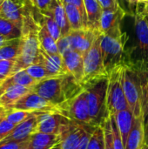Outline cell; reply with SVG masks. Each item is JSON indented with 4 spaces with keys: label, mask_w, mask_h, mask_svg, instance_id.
Here are the masks:
<instances>
[{
    "label": "cell",
    "mask_w": 148,
    "mask_h": 149,
    "mask_svg": "<svg viewBox=\"0 0 148 149\" xmlns=\"http://www.w3.org/2000/svg\"><path fill=\"white\" fill-rule=\"evenodd\" d=\"M36 114L28 120L19 123L16 126L14 130L3 140L6 141H25L30 138V136L37 132L38 123V115Z\"/></svg>",
    "instance_id": "ac0fdd59"
},
{
    "label": "cell",
    "mask_w": 148,
    "mask_h": 149,
    "mask_svg": "<svg viewBox=\"0 0 148 149\" xmlns=\"http://www.w3.org/2000/svg\"><path fill=\"white\" fill-rule=\"evenodd\" d=\"M68 21L71 26L72 31H78L87 28L84 18L81 15L79 10L72 3H65L64 4Z\"/></svg>",
    "instance_id": "83f0119b"
},
{
    "label": "cell",
    "mask_w": 148,
    "mask_h": 149,
    "mask_svg": "<svg viewBox=\"0 0 148 149\" xmlns=\"http://www.w3.org/2000/svg\"><path fill=\"white\" fill-rule=\"evenodd\" d=\"M99 1L103 10H111L120 6V0H99Z\"/></svg>",
    "instance_id": "b9f144b4"
},
{
    "label": "cell",
    "mask_w": 148,
    "mask_h": 149,
    "mask_svg": "<svg viewBox=\"0 0 148 149\" xmlns=\"http://www.w3.org/2000/svg\"><path fill=\"white\" fill-rule=\"evenodd\" d=\"M62 57L67 73L74 77V79L82 85L84 79V56L72 50Z\"/></svg>",
    "instance_id": "e0dca14e"
},
{
    "label": "cell",
    "mask_w": 148,
    "mask_h": 149,
    "mask_svg": "<svg viewBox=\"0 0 148 149\" xmlns=\"http://www.w3.org/2000/svg\"><path fill=\"white\" fill-rule=\"evenodd\" d=\"M129 63L137 73L140 87L142 107V117L144 127L148 126V61L141 60H126Z\"/></svg>",
    "instance_id": "4fadbf2b"
},
{
    "label": "cell",
    "mask_w": 148,
    "mask_h": 149,
    "mask_svg": "<svg viewBox=\"0 0 148 149\" xmlns=\"http://www.w3.org/2000/svg\"><path fill=\"white\" fill-rule=\"evenodd\" d=\"M70 119L57 112H44L38 115L37 132L59 134L62 127Z\"/></svg>",
    "instance_id": "5bb4252c"
},
{
    "label": "cell",
    "mask_w": 148,
    "mask_h": 149,
    "mask_svg": "<svg viewBox=\"0 0 148 149\" xmlns=\"http://www.w3.org/2000/svg\"><path fill=\"white\" fill-rule=\"evenodd\" d=\"M63 76L51 77L40 80L31 88V91L58 107L65 101L62 86Z\"/></svg>",
    "instance_id": "ba28073f"
},
{
    "label": "cell",
    "mask_w": 148,
    "mask_h": 149,
    "mask_svg": "<svg viewBox=\"0 0 148 149\" xmlns=\"http://www.w3.org/2000/svg\"><path fill=\"white\" fill-rule=\"evenodd\" d=\"M3 117H4V116H1V117H0V120H1V119H2Z\"/></svg>",
    "instance_id": "6f0895ef"
},
{
    "label": "cell",
    "mask_w": 148,
    "mask_h": 149,
    "mask_svg": "<svg viewBox=\"0 0 148 149\" xmlns=\"http://www.w3.org/2000/svg\"><path fill=\"white\" fill-rule=\"evenodd\" d=\"M16 126V124L8 121L5 119V116L3 117L0 120V140L3 141L4 138H6L14 130Z\"/></svg>",
    "instance_id": "74e56055"
},
{
    "label": "cell",
    "mask_w": 148,
    "mask_h": 149,
    "mask_svg": "<svg viewBox=\"0 0 148 149\" xmlns=\"http://www.w3.org/2000/svg\"><path fill=\"white\" fill-rule=\"evenodd\" d=\"M53 2L54 0H34V6L41 14H44L49 11Z\"/></svg>",
    "instance_id": "60d3db41"
},
{
    "label": "cell",
    "mask_w": 148,
    "mask_h": 149,
    "mask_svg": "<svg viewBox=\"0 0 148 149\" xmlns=\"http://www.w3.org/2000/svg\"><path fill=\"white\" fill-rule=\"evenodd\" d=\"M145 142V127L143 117L134 119L133 126L127 139L126 149H141Z\"/></svg>",
    "instance_id": "cb8c5ba5"
},
{
    "label": "cell",
    "mask_w": 148,
    "mask_h": 149,
    "mask_svg": "<svg viewBox=\"0 0 148 149\" xmlns=\"http://www.w3.org/2000/svg\"><path fill=\"white\" fill-rule=\"evenodd\" d=\"M0 35L9 40L18 39L22 36V29L14 23L0 17Z\"/></svg>",
    "instance_id": "f1b7e54d"
},
{
    "label": "cell",
    "mask_w": 148,
    "mask_h": 149,
    "mask_svg": "<svg viewBox=\"0 0 148 149\" xmlns=\"http://www.w3.org/2000/svg\"><path fill=\"white\" fill-rule=\"evenodd\" d=\"M57 45H58V52L60 53L61 56H64L65 54H66L67 52H69L70 51L72 50V45L70 42V39L67 36H63L61 37L58 41H57Z\"/></svg>",
    "instance_id": "ab89813d"
},
{
    "label": "cell",
    "mask_w": 148,
    "mask_h": 149,
    "mask_svg": "<svg viewBox=\"0 0 148 149\" xmlns=\"http://www.w3.org/2000/svg\"><path fill=\"white\" fill-rule=\"evenodd\" d=\"M31 91V88L23 86H12L7 88L0 96V107L6 109L10 108L19 99Z\"/></svg>",
    "instance_id": "484cf974"
},
{
    "label": "cell",
    "mask_w": 148,
    "mask_h": 149,
    "mask_svg": "<svg viewBox=\"0 0 148 149\" xmlns=\"http://www.w3.org/2000/svg\"><path fill=\"white\" fill-rule=\"evenodd\" d=\"M40 21V20H39ZM38 40L40 47L51 54H60L58 52L57 41L51 37L45 25L40 21V29L38 31Z\"/></svg>",
    "instance_id": "4316f807"
},
{
    "label": "cell",
    "mask_w": 148,
    "mask_h": 149,
    "mask_svg": "<svg viewBox=\"0 0 148 149\" xmlns=\"http://www.w3.org/2000/svg\"><path fill=\"white\" fill-rule=\"evenodd\" d=\"M60 142L59 134L36 132L29 138L28 149H55Z\"/></svg>",
    "instance_id": "44dd1931"
},
{
    "label": "cell",
    "mask_w": 148,
    "mask_h": 149,
    "mask_svg": "<svg viewBox=\"0 0 148 149\" xmlns=\"http://www.w3.org/2000/svg\"><path fill=\"white\" fill-rule=\"evenodd\" d=\"M20 47V38L12 40L10 43L0 47V60H10L17 58Z\"/></svg>",
    "instance_id": "f546056e"
},
{
    "label": "cell",
    "mask_w": 148,
    "mask_h": 149,
    "mask_svg": "<svg viewBox=\"0 0 148 149\" xmlns=\"http://www.w3.org/2000/svg\"><path fill=\"white\" fill-rule=\"evenodd\" d=\"M24 4L15 3L11 0H4L0 8V17H3L22 29Z\"/></svg>",
    "instance_id": "d6986e66"
},
{
    "label": "cell",
    "mask_w": 148,
    "mask_h": 149,
    "mask_svg": "<svg viewBox=\"0 0 148 149\" xmlns=\"http://www.w3.org/2000/svg\"><path fill=\"white\" fill-rule=\"evenodd\" d=\"M38 63L43 65L51 77L68 74L64 64L63 57L60 54H51L40 48Z\"/></svg>",
    "instance_id": "2e32d148"
},
{
    "label": "cell",
    "mask_w": 148,
    "mask_h": 149,
    "mask_svg": "<svg viewBox=\"0 0 148 149\" xmlns=\"http://www.w3.org/2000/svg\"><path fill=\"white\" fill-rule=\"evenodd\" d=\"M24 70L27 72V73L31 77H32L34 79H36L38 81H40L44 79L51 77L50 75V73L47 72V70L44 68V66L39 63L32 64V65H29L27 68H25Z\"/></svg>",
    "instance_id": "836d02e7"
},
{
    "label": "cell",
    "mask_w": 148,
    "mask_h": 149,
    "mask_svg": "<svg viewBox=\"0 0 148 149\" xmlns=\"http://www.w3.org/2000/svg\"><path fill=\"white\" fill-rule=\"evenodd\" d=\"M15 59L0 60V75L7 79L13 73Z\"/></svg>",
    "instance_id": "f35d334b"
},
{
    "label": "cell",
    "mask_w": 148,
    "mask_h": 149,
    "mask_svg": "<svg viewBox=\"0 0 148 149\" xmlns=\"http://www.w3.org/2000/svg\"><path fill=\"white\" fill-rule=\"evenodd\" d=\"M32 8L24 5L19 53L15 60L13 73L24 70L38 60L41 48L38 40L40 21L35 17Z\"/></svg>",
    "instance_id": "6da1fadb"
},
{
    "label": "cell",
    "mask_w": 148,
    "mask_h": 149,
    "mask_svg": "<svg viewBox=\"0 0 148 149\" xmlns=\"http://www.w3.org/2000/svg\"><path fill=\"white\" fill-rule=\"evenodd\" d=\"M20 2H21L22 3H24V0H20Z\"/></svg>",
    "instance_id": "9f6ffc18"
},
{
    "label": "cell",
    "mask_w": 148,
    "mask_h": 149,
    "mask_svg": "<svg viewBox=\"0 0 148 149\" xmlns=\"http://www.w3.org/2000/svg\"><path fill=\"white\" fill-rule=\"evenodd\" d=\"M145 17H146V20H147V24H148V16H146Z\"/></svg>",
    "instance_id": "11a10c76"
},
{
    "label": "cell",
    "mask_w": 148,
    "mask_h": 149,
    "mask_svg": "<svg viewBox=\"0 0 148 149\" xmlns=\"http://www.w3.org/2000/svg\"><path fill=\"white\" fill-rule=\"evenodd\" d=\"M40 113V112H28L22 110H9L7 109V113L5 115V119L16 125L28 120L29 118Z\"/></svg>",
    "instance_id": "1f68e13d"
},
{
    "label": "cell",
    "mask_w": 148,
    "mask_h": 149,
    "mask_svg": "<svg viewBox=\"0 0 148 149\" xmlns=\"http://www.w3.org/2000/svg\"><path fill=\"white\" fill-rule=\"evenodd\" d=\"M108 77L93 80L83 86L86 92L90 115L94 127L101 125L109 115L106 107Z\"/></svg>",
    "instance_id": "7a4b0ae2"
},
{
    "label": "cell",
    "mask_w": 148,
    "mask_h": 149,
    "mask_svg": "<svg viewBox=\"0 0 148 149\" xmlns=\"http://www.w3.org/2000/svg\"><path fill=\"white\" fill-rule=\"evenodd\" d=\"M3 2H4V0H0V8H1V6H2V4H3Z\"/></svg>",
    "instance_id": "db71d44e"
},
{
    "label": "cell",
    "mask_w": 148,
    "mask_h": 149,
    "mask_svg": "<svg viewBox=\"0 0 148 149\" xmlns=\"http://www.w3.org/2000/svg\"><path fill=\"white\" fill-rule=\"evenodd\" d=\"M48 12L51 13L56 23L59 26L62 37L67 36L71 32L72 30H71V26H70V24L68 21V17L66 15L65 6L62 3V2L60 0H54V2H53L52 5L51 6Z\"/></svg>",
    "instance_id": "d4e9b609"
},
{
    "label": "cell",
    "mask_w": 148,
    "mask_h": 149,
    "mask_svg": "<svg viewBox=\"0 0 148 149\" xmlns=\"http://www.w3.org/2000/svg\"><path fill=\"white\" fill-rule=\"evenodd\" d=\"M110 114V113H109ZM110 118H111V125H112V133H113V145H114V148L115 149H126L123 141L121 139L120 131L117 127L116 122L114 120V118L113 117L112 114H110Z\"/></svg>",
    "instance_id": "8d00e7d4"
},
{
    "label": "cell",
    "mask_w": 148,
    "mask_h": 149,
    "mask_svg": "<svg viewBox=\"0 0 148 149\" xmlns=\"http://www.w3.org/2000/svg\"><path fill=\"white\" fill-rule=\"evenodd\" d=\"M24 3L25 6L35 7L34 6V0H24Z\"/></svg>",
    "instance_id": "7dc6e473"
},
{
    "label": "cell",
    "mask_w": 148,
    "mask_h": 149,
    "mask_svg": "<svg viewBox=\"0 0 148 149\" xmlns=\"http://www.w3.org/2000/svg\"><path fill=\"white\" fill-rule=\"evenodd\" d=\"M126 12L120 5L115 9L103 10L99 31L103 35H120L122 33L121 23Z\"/></svg>",
    "instance_id": "7c38bea8"
},
{
    "label": "cell",
    "mask_w": 148,
    "mask_h": 149,
    "mask_svg": "<svg viewBox=\"0 0 148 149\" xmlns=\"http://www.w3.org/2000/svg\"><path fill=\"white\" fill-rule=\"evenodd\" d=\"M141 149H148V143H147V142H144V144H143V146H142Z\"/></svg>",
    "instance_id": "f907efd6"
},
{
    "label": "cell",
    "mask_w": 148,
    "mask_h": 149,
    "mask_svg": "<svg viewBox=\"0 0 148 149\" xmlns=\"http://www.w3.org/2000/svg\"><path fill=\"white\" fill-rule=\"evenodd\" d=\"M38 82V81L34 79L32 77H31L25 70H21L19 72L11 74L2 83V85L0 86V96L10 86L17 85V86H23L29 88H32Z\"/></svg>",
    "instance_id": "7402d4cb"
},
{
    "label": "cell",
    "mask_w": 148,
    "mask_h": 149,
    "mask_svg": "<svg viewBox=\"0 0 148 149\" xmlns=\"http://www.w3.org/2000/svg\"><path fill=\"white\" fill-rule=\"evenodd\" d=\"M40 15H41L40 21L45 25L46 29L48 30V31L50 32L51 37L56 41H58L62 37L61 31H60L59 26L56 23L53 16L51 15V12H47V13H44V14H41L40 13Z\"/></svg>",
    "instance_id": "4dcf8cb0"
},
{
    "label": "cell",
    "mask_w": 148,
    "mask_h": 149,
    "mask_svg": "<svg viewBox=\"0 0 148 149\" xmlns=\"http://www.w3.org/2000/svg\"><path fill=\"white\" fill-rule=\"evenodd\" d=\"M99 33V31H93L90 28L71 31L68 34V38L70 39L72 50L81 53L84 56L89 51Z\"/></svg>",
    "instance_id": "9a60e30c"
},
{
    "label": "cell",
    "mask_w": 148,
    "mask_h": 149,
    "mask_svg": "<svg viewBox=\"0 0 148 149\" xmlns=\"http://www.w3.org/2000/svg\"><path fill=\"white\" fill-rule=\"evenodd\" d=\"M59 113L72 120L93 126L90 115L86 92L84 89L80 93L58 106ZM94 127V126H93Z\"/></svg>",
    "instance_id": "52a82bcc"
},
{
    "label": "cell",
    "mask_w": 148,
    "mask_h": 149,
    "mask_svg": "<svg viewBox=\"0 0 148 149\" xmlns=\"http://www.w3.org/2000/svg\"><path fill=\"white\" fill-rule=\"evenodd\" d=\"M87 149H105L104 130L102 125L95 127L89 139Z\"/></svg>",
    "instance_id": "d6a6232c"
},
{
    "label": "cell",
    "mask_w": 148,
    "mask_h": 149,
    "mask_svg": "<svg viewBox=\"0 0 148 149\" xmlns=\"http://www.w3.org/2000/svg\"><path fill=\"white\" fill-rule=\"evenodd\" d=\"M11 1H13V2H15V3H21V4H24V3H22L20 2V0H11Z\"/></svg>",
    "instance_id": "f5cc1de1"
},
{
    "label": "cell",
    "mask_w": 148,
    "mask_h": 149,
    "mask_svg": "<svg viewBox=\"0 0 148 149\" xmlns=\"http://www.w3.org/2000/svg\"><path fill=\"white\" fill-rule=\"evenodd\" d=\"M0 141H1V140H0Z\"/></svg>",
    "instance_id": "91938a15"
},
{
    "label": "cell",
    "mask_w": 148,
    "mask_h": 149,
    "mask_svg": "<svg viewBox=\"0 0 148 149\" xmlns=\"http://www.w3.org/2000/svg\"><path fill=\"white\" fill-rule=\"evenodd\" d=\"M127 38L128 37L125 32L120 35H102L100 46L104 65L108 73L126 60V44Z\"/></svg>",
    "instance_id": "3957f363"
},
{
    "label": "cell",
    "mask_w": 148,
    "mask_h": 149,
    "mask_svg": "<svg viewBox=\"0 0 148 149\" xmlns=\"http://www.w3.org/2000/svg\"><path fill=\"white\" fill-rule=\"evenodd\" d=\"M136 12L141 14L142 16H148V1H145L143 3H139L136 6Z\"/></svg>",
    "instance_id": "ee69618b"
},
{
    "label": "cell",
    "mask_w": 148,
    "mask_h": 149,
    "mask_svg": "<svg viewBox=\"0 0 148 149\" xmlns=\"http://www.w3.org/2000/svg\"><path fill=\"white\" fill-rule=\"evenodd\" d=\"M101 33L98 35L89 51L84 55V79L82 86L93 80L106 78L109 73L106 70L101 52Z\"/></svg>",
    "instance_id": "277c9868"
},
{
    "label": "cell",
    "mask_w": 148,
    "mask_h": 149,
    "mask_svg": "<svg viewBox=\"0 0 148 149\" xmlns=\"http://www.w3.org/2000/svg\"><path fill=\"white\" fill-rule=\"evenodd\" d=\"M106 107L110 114H113L119 111L129 109L122 86L121 65L115 67L109 72Z\"/></svg>",
    "instance_id": "8992f818"
},
{
    "label": "cell",
    "mask_w": 148,
    "mask_h": 149,
    "mask_svg": "<svg viewBox=\"0 0 148 149\" xmlns=\"http://www.w3.org/2000/svg\"><path fill=\"white\" fill-rule=\"evenodd\" d=\"M94 128H95V127H94ZM94 128H93V129H94ZM93 129H92V130L86 129L85 134H84L83 137H82V140H81V141H80L79 147L76 149H87L88 142H89V139H90V137H91V134H92Z\"/></svg>",
    "instance_id": "7bdbcfd3"
},
{
    "label": "cell",
    "mask_w": 148,
    "mask_h": 149,
    "mask_svg": "<svg viewBox=\"0 0 148 149\" xmlns=\"http://www.w3.org/2000/svg\"><path fill=\"white\" fill-rule=\"evenodd\" d=\"M5 79H5L4 77H3V76H1V75H0V86L2 85V83H3Z\"/></svg>",
    "instance_id": "816d5d0a"
},
{
    "label": "cell",
    "mask_w": 148,
    "mask_h": 149,
    "mask_svg": "<svg viewBox=\"0 0 148 149\" xmlns=\"http://www.w3.org/2000/svg\"><path fill=\"white\" fill-rule=\"evenodd\" d=\"M121 79L129 109L133 112L134 118L142 116L140 87L138 76L132 65L126 61L121 65Z\"/></svg>",
    "instance_id": "5b68a950"
},
{
    "label": "cell",
    "mask_w": 148,
    "mask_h": 149,
    "mask_svg": "<svg viewBox=\"0 0 148 149\" xmlns=\"http://www.w3.org/2000/svg\"><path fill=\"white\" fill-rule=\"evenodd\" d=\"M86 124L69 120L59 133L60 142L58 149H76L86 131Z\"/></svg>",
    "instance_id": "8fae6325"
},
{
    "label": "cell",
    "mask_w": 148,
    "mask_h": 149,
    "mask_svg": "<svg viewBox=\"0 0 148 149\" xmlns=\"http://www.w3.org/2000/svg\"><path fill=\"white\" fill-rule=\"evenodd\" d=\"M112 115L114 118V120L116 122L117 127L120 131L121 139L123 141V143H124V146L126 148L127 139L129 137V134H130L131 130L133 126V122H134V119H135L134 115L130 109L119 111Z\"/></svg>",
    "instance_id": "ffe728a7"
},
{
    "label": "cell",
    "mask_w": 148,
    "mask_h": 149,
    "mask_svg": "<svg viewBox=\"0 0 148 149\" xmlns=\"http://www.w3.org/2000/svg\"><path fill=\"white\" fill-rule=\"evenodd\" d=\"M145 142L148 143V126L145 127Z\"/></svg>",
    "instance_id": "681fc988"
},
{
    "label": "cell",
    "mask_w": 148,
    "mask_h": 149,
    "mask_svg": "<svg viewBox=\"0 0 148 149\" xmlns=\"http://www.w3.org/2000/svg\"><path fill=\"white\" fill-rule=\"evenodd\" d=\"M104 130V141H105V149H115L113 145V133H112V125L110 114L105 119L101 124Z\"/></svg>",
    "instance_id": "e575fe53"
},
{
    "label": "cell",
    "mask_w": 148,
    "mask_h": 149,
    "mask_svg": "<svg viewBox=\"0 0 148 149\" xmlns=\"http://www.w3.org/2000/svg\"><path fill=\"white\" fill-rule=\"evenodd\" d=\"M127 1H128L129 4H130L131 6H137L139 3H143V2H145V1H148V0H127Z\"/></svg>",
    "instance_id": "bcb514c9"
},
{
    "label": "cell",
    "mask_w": 148,
    "mask_h": 149,
    "mask_svg": "<svg viewBox=\"0 0 148 149\" xmlns=\"http://www.w3.org/2000/svg\"><path fill=\"white\" fill-rule=\"evenodd\" d=\"M29 139L25 141H0V149H28Z\"/></svg>",
    "instance_id": "d590c367"
},
{
    "label": "cell",
    "mask_w": 148,
    "mask_h": 149,
    "mask_svg": "<svg viewBox=\"0 0 148 149\" xmlns=\"http://www.w3.org/2000/svg\"><path fill=\"white\" fill-rule=\"evenodd\" d=\"M7 113V109L3 107H0V117L1 116H5Z\"/></svg>",
    "instance_id": "c3c4849f"
},
{
    "label": "cell",
    "mask_w": 148,
    "mask_h": 149,
    "mask_svg": "<svg viewBox=\"0 0 148 149\" xmlns=\"http://www.w3.org/2000/svg\"><path fill=\"white\" fill-rule=\"evenodd\" d=\"M85 8L87 16V27L99 31L100 19L103 8L99 0H84ZM100 32V31H99Z\"/></svg>",
    "instance_id": "603a6c76"
},
{
    "label": "cell",
    "mask_w": 148,
    "mask_h": 149,
    "mask_svg": "<svg viewBox=\"0 0 148 149\" xmlns=\"http://www.w3.org/2000/svg\"><path fill=\"white\" fill-rule=\"evenodd\" d=\"M134 27L137 44L134 49L127 52L130 54L136 53V57L127 59L148 61V24L146 17L137 12L134 15Z\"/></svg>",
    "instance_id": "30bf717a"
},
{
    "label": "cell",
    "mask_w": 148,
    "mask_h": 149,
    "mask_svg": "<svg viewBox=\"0 0 148 149\" xmlns=\"http://www.w3.org/2000/svg\"><path fill=\"white\" fill-rule=\"evenodd\" d=\"M55 149H58V148H55Z\"/></svg>",
    "instance_id": "680465c9"
},
{
    "label": "cell",
    "mask_w": 148,
    "mask_h": 149,
    "mask_svg": "<svg viewBox=\"0 0 148 149\" xmlns=\"http://www.w3.org/2000/svg\"><path fill=\"white\" fill-rule=\"evenodd\" d=\"M15 40V39H14ZM12 40H9V39H7L6 38H4L3 36H2V35H0V47H2V46H3V45H7V44H9V43H10Z\"/></svg>",
    "instance_id": "f6af8a7d"
},
{
    "label": "cell",
    "mask_w": 148,
    "mask_h": 149,
    "mask_svg": "<svg viewBox=\"0 0 148 149\" xmlns=\"http://www.w3.org/2000/svg\"><path fill=\"white\" fill-rule=\"evenodd\" d=\"M9 110H22L28 112H57L59 113L58 106L52 104L36 93L31 91L19 99Z\"/></svg>",
    "instance_id": "9c48e42d"
}]
</instances>
